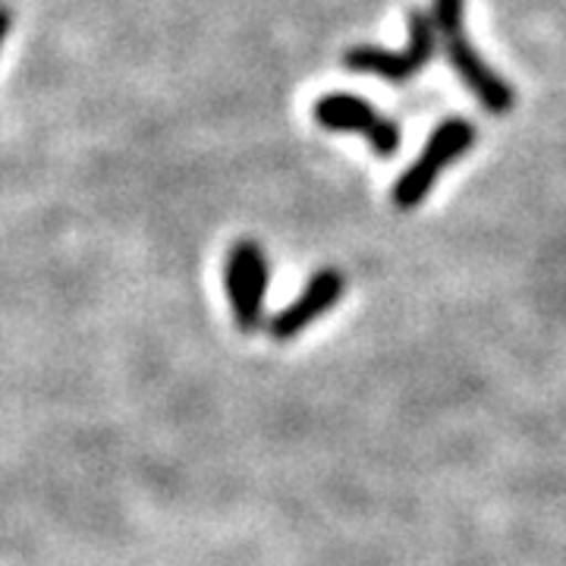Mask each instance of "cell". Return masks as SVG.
<instances>
[{
	"label": "cell",
	"instance_id": "obj_7",
	"mask_svg": "<svg viewBox=\"0 0 566 566\" xmlns=\"http://www.w3.org/2000/svg\"><path fill=\"white\" fill-rule=\"evenodd\" d=\"M10 25H13V17H10V10H7V7H0V48H3V39H7Z\"/></svg>",
	"mask_w": 566,
	"mask_h": 566
},
{
	"label": "cell",
	"instance_id": "obj_4",
	"mask_svg": "<svg viewBox=\"0 0 566 566\" xmlns=\"http://www.w3.org/2000/svg\"><path fill=\"white\" fill-rule=\"evenodd\" d=\"M268 283H271V264H268V252L262 243L245 237L230 245L227 262H223V290L233 312V324L243 334H255L268 324L264 322Z\"/></svg>",
	"mask_w": 566,
	"mask_h": 566
},
{
	"label": "cell",
	"instance_id": "obj_1",
	"mask_svg": "<svg viewBox=\"0 0 566 566\" xmlns=\"http://www.w3.org/2000/svg\"><path fill=\"white\" fill-rule=\"evenodd\" d=\"M431 20L450 70L463 82L465 92L485 107L491 117H506L516 107V88L479 54L465 29V0H431Z\"/></svg>",
	"mask_w": 566,
	"mask_h": 566
},
{
	"label": "cell",
	"instance_id": "obj_6",
	"mask_svg": "<svg viewBox=\"0 0 566 566\" xmlns=\"http://www.w3.org/2000/svg\"><path fill=\"white\" fill-rule=\"evenodd\" d=\"M346 293V274L340 268H322L315 271L305 286L300 290V296L290 305H283L277 315H271L264 331L271 340L277 344H290L303 334L308 324H315L322 315H327L334 305L344 300Z\"/></svg>",
	"mask_w": 566,
	"mask_h": 566
},
{
	"label": "cell",
	"instance_id": "obj_2",
	"mask_svg": "<svg viewBox=\"0 0 566 566\" xmlns=\"http://www.w3.org/2000/svg\"><path fill=\"white\" fill-rule=\"evenodd\" d=\"M475 139H479V129H475V123L465 120V117H447V120L438 123L431 129V136L424 139L419 158L409 164L394 182L390 202L397 205L400 211L419 208L431 196L434 182L441 180L447 167L475 148Z\"/></svg>",
	"mask_w": 566,
	"mask_h": 566
},
{
	"label": "cell",
	"instance_id": "obj_3",
	"mask_svg": "<svg viewBox=\"0 0 566 566\" xmlns=\"http://www.w3.org/2000/svg\"><path fill=\"white\" fill-rule=\"evenodd\" d=\"M406 29L409 35L403 51H387L378 44H353L344 51V66L349 73H368L387 82H409L412 76H419L441 44L431 10L412 7L406 17Z\"/></svg>",
	"mask_w": 566,
	"mask_h": 566
},
{
	"label": "cell",
	"instance_id": "obj_5",
	"mask_svg": "<svg viewBox=\"0 0 566 566\" xmlns=\"http://www.w3.org/2000/svg\"><path fill=\"white\" fill-rule=\"evenodd\" d=\"M312 120L327 133H356L368 142L378 158H394L400 151V123L385 117L371 102L349 92H327L312 104Z\"/></svg>",
	"mask_w": 566,
	"mask_h": 566
}]
</instances>
